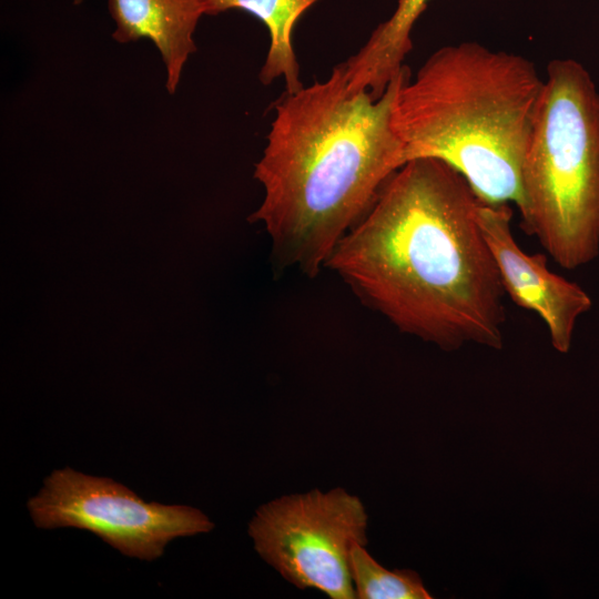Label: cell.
Here are the masks:
<instances>
[{"instance_id":"cell-2","label":"cell","mask_w":599,"mask_h":599,"mask_svg":"<svg viewBox=\"0 0 599 599\" xmlns=\"http://www.w3.org/2000/svg\"><path fill=\"white\" fill-rule=\"evenodd\" d=\"M407 69L374 99L348 88L342 62L325 80L285 92L275 103L254 170L264 196L250 221L263 225L280 266L317 276L405 164L392 112Z\"/></svg>"},{"instance_id":"cell-12","label":"cell","mask_w":599,"mask_h":599,"mask_svg":"<svg viewBox=\"0 0 599 599\" xmlns=\"http://www.w3.org/2000/svg\"><path fill=\"white\" fill-rule=\"evenodd\" d=\"M82 1H83V0H73V3H74V4H80V3H82Z\"/></svg>"},{"instance_id":"cell-6","label":"cell","mask_w":599,"mask_h":599,"mask_svg":"<svg viewBox=\"0 0 599 599\" xmlns=\"http://www.w3.org/2000/svg\"><path fill=\"white\" fill-rule=\"evenodd\" d=\"M28 508L37 527L89 530L121 554L141 560L161 557L174 538L214 528L194 507L145 502L111 478L69 467L49 475Z\"/></svg>"},{"instance_id":"cell-9","label":"cell","mask_w":599,"mask_h":599,"mask_svg":"<svg viewBox=\"0 0 599 599\" xmlns=\"http://www.w3.org/2000/svg\"><path fill=\"white\" fill-rule=\"evenodd\" d=\"M429 0H398L393 14L379 23L364 45L346 61L348 88L383 95L389 82L404 68L413 48L412 31Z\"/></svg>"},{"instance_id":"cell-8","label":"cell","mask_w":599,"mask_h":599,"mask_svg":"<svg viewBox=\"0 0 599 599\" xmlns=\"http://www.w3.org/2000/svg\"><path fill=\"white\" fill-rule=\"evenodd\" d=\"M120 43L151 40L166 71L165 88L173 94L184 64L196 50L193 34L204 14L200 0H108Z\"/></svg>"},{"instance_id":"cell-1","label":"cell","mask_w":599,"mask_h":599,"mask_svg":"<svg viewBox=\"0 0 599 599\" xmlns=\"http://www.w3.org/2000/svg\"><path fill=\"white\" fill-rule=\"evenodd\" d=\"M483 201L447 163L410 160L325 268L403 333L445 351L501 348L505 291L479 222Z\"/></svg>"},{"instance_id":"cell-11","label":"cell","mask_w":599,"mask_h":599,"mask_svg":"<svg viewBox=\"0 0 599 599\" xmlns=\"http://www.w3.org/2000/svg\"><path fill=\"white\" fill-rule=\"evenodd\" d=\"M349 573L358 599H430L417 572L379 565L365 549L355 544L349 555Z\"/></svg>"},{"instance_id":"cell-3","label":"cell","mask_w":599,"mask_h":599,"mask_svg":"<svg viewBox=\"0 0 599 599\" xmlns=\"http://www.w3.org/2000/svg\"><path fill=\"white\" fill-rule=\"evenodd\" d=\"M544 88L532 61L476 41L444 45L397 88L392 124L404 162L433 158L489 203L520 197L525 153Z\"/></svg>"},{"instance_id":"cell-7","label":"cell","mask_w":599,"mask_h":599,"mask_svg":"<svg viewBox=\"0 0 599 599\" xmlns=\"http://www.w3.org/2000/svg\"><path fill=\"white\" fill-rule=\"evenodd\" d=\"M511 217L508 203L483 201L480 205L479 222L505 294L516 305L536 313L554 348L568 353L577 319L591 308V298L578 284L551 272L544 254L520 248L511 231Z\"/></svg>"},{"instance_id":"cell-5","label":"cell","mask_w":599,"mask_h":599,"mask_svg":"<svg viewBox=\"0 0 599 599\" xmlns=\"http://www.w3.org/2000/svg\"><path fill=\"white\" fill-rule=\"evenodd\" d=\"M367 514L344 488L313 489L260 506L248 535L260 557L300 589H317L332 599H355L349 555L366 546Z\"/></svg>"},{"instance_id":"cell-4","label":"cell","mask_w":599,"mask_h":599,"mask_svg":"<svg viewBox=\"0 0 599 599\" xmlns=\"http://www.w3.org/2000/svg\"><path fill=\"white\" fill-rule=\"evenodd\" d=\"M524 229L573 270L599 254V92L570 58L546 68L517 204Z\"/></svg>"},{"instance_id":"cell-10","label":"cell","mask_w":599,"mask_h":599,"mask_svg":"<svg viewBox=\"0 0 599 599\" xmlns=\"http://www.w3.org/2000/svg\"><path fill=\"white\" fill-rule=\"evenodd\" d=\"M319 0H200L204 14H219L241 9L256 17L267 29L270 47L260 71V80L267 85L283 79L286 92L304 84L293 47V31L304 12Z\"/></svg>"}]
</instances>
